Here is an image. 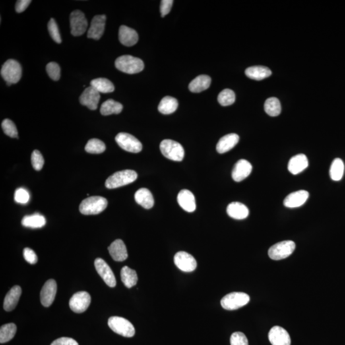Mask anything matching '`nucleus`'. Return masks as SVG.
<instances>
[{
    "mask_svg": "<svg viewBox=\"0 0 345 345\" xmlns=\"http://www.w3.org/2000/svg\"><path fill=\"white\" fill-rule=\"evenodd\" d=\"M115 67L124 73L134 74L139 73L144 69V63L141 59L131 55H123L115 61Z\"/></svg>",
    "mask_w": 345,
    "mask_h": 345,
    "instance_id": "f257e3e1",
    "label": "nucleus"
},
{
    "mask_svg": "<svg viewBox=\"0 0 345 345\" xmlns=\"http://www.w3.org/2000/svg\"><path fill=\"white\" fill-rule=\"evenodd\" d=\"M137 178L138 174L135 171L126 169L118 171L107 178L105 185L107 189H116L134 183Z\"/></svg>",
    "mask_w": 345,
    "mask_h": 345,
    "instance_id": "f03ea898",
    "label": "nucleus"
},
{
    "mask_svg": "<svg viewBox=\"0 0 345 345\" xmlns=\"http://www.w3.org/2000/svg\"><path fill=\"white\" fill-rule=\"evenodd\" d=\"M107 206L106 198L101 196H91L81 203L80 211L84 215H96L104 211Z\"/></svg>",
    "mask_w": 345,
    "mask_h": 345,
    "instance_id": "7ed1b4c3",
    "label": "nucleus"
},
{
    "mask_svg": "<svg viewBox=\"0 0 345 345\" xmlns=\"http://www.w3.org/2000/svg\"><path fill=\"white\" fill-rule=\"evenodd\" d=\"M1 76L8 86L17 83L22 76V67L15 60H8L2 66Z\"/></svg>",
    "mask_w": 345,
    "mask_h": 345,
    "instance_id": "20e7f679",
    "label": "nucleus"
},
{
    "mask_svg": "<svg viewBox=\"0 0 345 345\" xmlns=\"http://www.w3.org/2000/svg\"><path fill=\"white\" fill-rule=\"evenodd\" d=\"M163 156L169 160L180 162L184 158V149L179 142L171 140H163L160 144Z\"/></svg>",
    "mask_w": 345,
    "mask_h": 345,
    "instance_id": "39448f33",
    "label": "nucleus"
},
{
    "mask_svg": "<svg viewBox=\"0 0 345 345\" xmlns=\"http://www.w3.org/2000/svg\"><path fill=\"white\" fill-rule=\"evenodd\" d=\"M109 328L119 335L131 338L135 334V328L127 319L120 317H111L108 320Z\"/></svg>",
    "mask_w": 345,
    "mask_h": 345,
    "instance_id": "423d86ee",
    "label": "nucleus"
},
{
    "mask_svg": "<svg viewBox=\"0 0 345 345\" xmlns=\"http://www.w3.org/2000/svg\"><path fill=\"white\" fill-rule=\"evenodd\" d=\"M250 297L243 292H233L225 295L221 301L223 308L226 310H235L247 304Z\"/></svg>",
    "mask_w": 345,
    "mask_h": 345,
    "instance_id": "0eeeda50",
    "label": "nucleus"
},
{
    "mask_svg": "<svg viewBox=\"0 0 345 345\" xmlns=\"http://www.w3.org/2000/svg\"><path fill=\"white\" fill-rule=\"evenodd\" d=\"M295 244L292 241H285L272 245L268 250V256L274 260H280L290 257L294 251Z\"/></svg>",
    "mask_w": 345,
    "mask_h": 345,
    "instance_id": "6e6552de",
    "label": "nucleus"
},
{
    "mask_svg": "<svg viewBox=\"0 0 345 345\" xmlns=\"http://www.w3.org/2000/svg\"><path fill=\"white\" fill-rule=\"evenodd\" d=\"M115 141L120 147L127 152L139 153L142 148V142L131 134L121 133L115 137Z\"/></svg>",
    "mask_w": 345,
    "mask_h": 345,
    "instance_id": "1a4fd4ad",
    "label": "nucleus"
},
{
    "mask_svg": "<svg viewBox=\"0 0 345 345\" xmlns=\"http://www.w3.org/2000/svg\"><path fill=\"white\" fill-rule=\"evenodd\" d=\"M71 34L72 36L77 37L82 36L88 28V21L85 16L81 10H74L70 16Z\"/></svg>",
    "mask_w": 345,
    "mask_h": 345,
    "instance_id": "9d476101",
    "label": "nucleus"
},
{
    "mask_svg": "<svg viewBox=\"0 0 345 345\" xmlns=\"http://www.w3.org/2000/svg\"><path fill=\"white\" fill-rule=\"evenodd\" d=\"M91 297L86 292H79L72 295L69 301V306L76 313H82L88 308Z\"/></svg>",
    "mask_w": 345,
    "mask_h": 345,
    "instance_id": "9b49d317",
    "label": "nucleus"
},
{
    "mask_svg": "<svg viewBox=\"0 0 345 345\" xmlns=\"http://www.w3.org/2000/svg\"><path fill=\"white\" fill-rule=\"evenodd\" d=\"M94 265L99 276L102 278L107 286L111 288L115 287L117 284V281L114 273L106 262L102 258H97L95 260Z\"/></svg>",
    "mask_w": 345,
    "mask_h": 345,
    "instance_id": "f8f14e48",
    "label": "nucleus"
},
{
    "mask_svg": "<svg viewBox=\"0 0 345 345\" xmlns=\"http://www.w3.org/2000/svg\"><path fill=\"white\" fill-rule=\"evenodd\" d=\"M174 262L180 270L185 272H193L197 266L195 258L184 251H180L175 255Z\"/></svg>",
    "mask_w": 345,
    "mask_h": 345,
    "instance_id": "ddd939ff",
    "label": "nucleus"
},
{
    "mask_svg": "<svg viewBox=\"0 0 345 345\" xmlns=\"http://www.w3.org/2000/svg\"><path fill=\"white\" fill-rule=\"evenodd\" d=\"M100 99V93L90 86L86 88L81 95L80 101L82 106L87 107L91 110H96L98 108Z\"/></svg>",
    "mask_w": 345,
    "mask_h": 345,
    "instance_id": "4468645a",
    "label": "nucleus"
},
{
    "mask_svg": "<svg viewBox=\"0 0 345 345\" xmlns=\"http://www.w3.org/2000/svg\"><path fill=\"white\" fill-rule=\"evenodd\" d=\"M268 340L272 345H291L288 332L280 326H274L268 333Z\"/></svg>",
    "mask_w": 345,
    "mask_h": 345,
    "instance_id": "2eb2a0df",
    "label": "nucleus"
},
{
    "mask_svg": "<svg viewBox=\"0 0 345 345\" xmlns=\"http://www.w3.org/2000/svg\"><path fill=\"white\" fill-rule=\"evenodd\" d=\"M57 284L54 280L47 281L43 286L41 292V301L45 307H49L52 304L57 294Z\"/></svg>",
    "mask_w": 345,
    "mask_h": 345,
    "instance_id": "dca6fc26",
    "label": "nucleus"
},
{
    "mask_svg": "<svg viewBox=\"0 0 345 345\" xmlns=\"http://www.w3.org/2000/svg\"><path fill=\"white\" fill-rule=\"evenodd\" d=\"M106 20V16L105 15H98L93 18L88 31L87 37L89 39L99 40L101 38L104 34Z\"/></svg>",
    "mask_w": 345,
    "mask_h": 345,
    "instance_id": "f3484780",
    "label": "nucleus"
},
{
    "mask_svg": "<svg viewBox=\"0 0 345 345\" xmlns=\"http://www.w3.org/2000/svg\"><path fill=\"white\" fill-rule=\"evenodd\" d=\"M253 167L251 163L245 160H241L235 164L231 176L233 181L240 183L251 174Z\"/></svg>",
    "mask_w": 345,
    "mask_h": 345,
    "instance_id": "a211bd4d",
    "label": "nucleus"
},
{
    "mask_svg": "<svg viewBox=\"0 0 345 345\" xmlns=\"http://www.w3.org/2000/svg\"><path fill=\"white\" fill-rule=\"evenodd\" d=\"M177 201L179 205L187 212H193L196 208V200L193 193L187 189L180 191L177 196Z\"/></svg>",
    "mask_w": 345,
    "mask_h": 345,
    "instance_id": "6ab92c4d",
    "label": "nucleus"
},
{
    "mask_svg": "<svg viewBox=\"0 0 345 345\" xmlns=\"http://www.w3.org/2000/svg\"><path fill=\"white\" fill-rule=\"evenodd\" d=\"M309 193L301 190L290 194L284 200V205L288 208H297L303 205L309 198Z\"/></svg>",
    "mask_w": 345,
    "mask_h": 345,
    "instance_id": "aec40b11",
    "label": "nucleus"
},
{
    "mask_svg": "<svg viewBox=\"0 0 345 345\" xmlns=\"http://www.w3.org/2000/svg\"><path fill=\"white\" fill-rule=\"evenodd\" d=\"M108 251L111 257L115 261L123 262L128 257L127 248L123 241L121 239H117L109 245Z\"/></svg>",
    "mask_w": 345,
    "mask_h": 345,
    "instance_id": "412c9836",
    "label": "nucleus"
},
{
    "mask_svg": "<svg viewBox=\"0 0 345 345\" xmlns=\"http://www.w3.org/2000/svg\"><path fill=\"white\" fill-rule=\"evenodd\" d=\"M119 41L125 46H133L138 42V33L133 28L126 26H121L119 29Z\"/></svg>",
    "mask_w": 345,
    "mask_h": 345,
    "instance_id": "4be33fe9",
    "label": "nucleus"
},
{
    "mask_svg": "<svg viewBox=\"0 0 345 345\" xmlns=\"http://www.w3.org/2000/svg\"><path fill=\"white\" fill-rule=\"evenodd\" d=\"M308 160L304 154H298L293 156L289 161L288 171L293 175H297L303 172L308 166Z\"/></svg>",
    "mask_w": 345,
    "mask_h": 345,
    "instance_id": "5701e85b",
    "label": "nucleus"
},
{
    "mask_svg": "<svg viewBox=\"0 0 345 345\" xmlns=\"http://www.w3.org/2000/svg\"><path fill=\"white\" fill-rule=\"evenodd\" d=\"M239 142V136L237 134L231 133L223 136L218 142L216 150L220 154H224L234 148Z\"/></svg>",
    "mask_w": 345,
    "mask_h": 345,
    "instance_id": "b1692460",
    "label": "nucleus"
},
{
    "mask_svg": "<svg viewBox=\"0 0 345 345\" xmlns=\"http://www.w3.org/2000/svg\"><path fill=\"white\" fill-rule=\"evenodd\" d=\"M226 211L227 214L231 218L238 220H244L249 214L247 206L239 202H232L229 204Z\"/></svg>",
    "mask_w": 345,
    "mask_h": 345,
    "instance_id": "393cba45",
    "label": "nucleus"
},
{
    "mask_svg": "<svg viewBox=\"0 0 345 345\" xmlns=\"http://www.w3.org/2000/svg\"><path fill=\"white\" fill-rule=\"evenodd\" d=\"M21 293V288L18 285L10 289L9 292L6 295L4 300L3 307L5 311H11L15 308L20 300Z\"/></svg>",
    "mask_w": 345,
    "mask_h": 345,
    "instance_id": "a878e982",
    "label": "nucleus"
},
{
    "mask_svg": "<svg viewBox=\"0 0 345 345\" xmlns=\"http://www.w3.org/2000/svg\"><path fill=\"white\" fill-rule=\"evenodd\" d=\"M134 198L136 203L146 209H150L154 206V197L149 190L146 188H142L136 191Z\"/></svg>",
    "mask_w": 345,
    "mask_h": 345,
    "instance_id": "bb28decb",
    "label": "nucleus"
},
{
    "mask_svg": "<svg viewBox=\"0 0 345 345\" xmlns=\"http://www.w3.org/2000/svg\"><path fill=\"white\" fill-rule=\"evenodd\" d=\"M245 74L250 79L260 81L269 77L271 76L272 72L268 67L264 66H253L247 68Z\"/></svg>",
    "mask_w": 345,
    "mask_h": 345,
    "instance_id": "cd10ccee",
    "label": "nucleus"
},
{
    "mask_svg": "<svg viewBox=\"0 0 345 345\" xmlns=\"http://www.w3.org/2000/svg\"><path fill=\"white\" fill-rule=\"evenodd\" d=\"M211 78L207 75H200L190 82L189 90L193 93H200L209 88Z\"/></svg>",
    "mask_w": 345,
    "mask_h": 345,
    "instance_id": "c85d7f7f",
    "label": "nucleus"
},
{
    "mask_svg": "<svg viewBox=\"0 0 345 345\" xmlns=\"http://www.w3.org/2000/svg\"><path fill=\"white\" fill-rule=\"evenodd\" d=\"M21 223L22 226L27 228H41L45 226L46 220L42 215L35 214L24 216Z\"/></svg>",
    "mask_w": 345,
    "mask_h": 345,
    "instance_id": "c756f323",
    "label": "nucleus"
},
{
    "mask_svg": "<svg viewBox=\"0 0 345 345\" xmlns=\"http://www.w3.org/2000/svg\"><path fill=\"white\" fill-rule=\"evenodd\" d=\"M179 106L176 99L170 96H166L161 101L158 106V110L163 115H169L174 113Z\"/></svg>",
    "mask_w": 345,
    "mask_h": 345,
    "instance_id": "7c9ffc66",
    "label": "nucleus"
},
{
    "mask_svg": "<svg viewBox=\"0 0 345 345\" xmlns=\"http://www.w3.org/2000/svg\"><path fill=\"white\" fill-rule=\"evenodd\" d=\"M121 276L122 282L127 288H131L137 284V273L135 270L131 269L129 266H125L122 268Z\"/></svg>",
    "mask_w": 345,
    "mask_h": 345,
    "instance_id": "2f4dec72",
    "label": "nucleus"
},
{
    "mask_svg": "<svg viewBox=\"0 0 345 345\" xmlns=\"http://www.w3.org/2000/svg\"><path fill=\"white\" fill-rule=\"evenodd\" d=\"M123 109L122 104L113 99H108L105 101L101 107V113L102 115L107 116L112 114H119Z\"/></svg>",
    "mask_w": 345,
    "mask_h": 345,
    "instance_id": "473e14b6",
    "label": "nucleus"
},
{
    "mask_svg": "<svg viewBox=\"0 0 345 345\" xmlns=\"http://www.w3.org/2000/svg\"><path fill=\"white\" fill-rule=\"evenodd\" d=\"M90 86L96 89L99 93L107 94L115 90L114 84L106 78H98L93 80L90 82Z\"/></svg>",
    "mask_w": 345,
    "mask_h": 345,
    "instance_id": "72a5a7b5",
    "label": "nucleus"
},
{
    "mask_svg": "<svg viewBox=\"0 0 345 345\" xmlns=\"http://www.w3.org/2000/svg\"><path fill=\"white\" fill-rule=\"evenodd\" d=\"M345 165L340 158H336L332 161L330 168V177L334 181H340L344 176Z\"/></svg>",
    "mask_w": 345,
    "mask_h": 345,
    "instance_id": "f704fd0d",
    "label": "nucleus"
},
{
    "mask_svg": "<svg viewBox=\"0 0 345 345\" xmlns=\"http://www.w3.org/2000/svg\"><path fill=\"white\" fill-rule=\"evenodd\" d=\"M264 108L266 113L270 117H277L282 113V106L278 99L270 98L266 99Z\"/></svg>",
    "mask_w": 345,
    "mask_h": 345,
    "instance_id": "c9c22d12",
    "label": "nucleus"
},
{
    "mask_svg": "<svg viewBox=\"0 0 345 345\" xmlns=\"http://www.w3.org/2000/svg\"><path fill=\"white\" fill-rule=\"evenodd\" d=\"M17 331V327L14 324H7L0 328V343L5 344L13 339Z\"/></svg>",
    "mask_w": 345,
    "mask_h": 345,
    "instance_id": "e433bc0d",
    "label": "nucleus"
},
{
    "mask_svg": "<svg viewBox=\"0 0 345 345\" xmlns=\"http://www.w3.org/2000/svg\"><path fill=\"white\" fill-rule=\"evenodd\" d=\"M104 142L98 139H91L86 144L85 150L90 154H99L106 150Z\"/></svg>",
    "mask_w": 345,
    "mask_h": 345,
    "instance_id": "4c0bfd02",
    "label": "nucleus"
},
{
    "mask_svg": "<svg viewBox=\"0 0 345 345\" xmlns=\"http://www.w3.org/2000/svg\"><path fill=\"white\" fill-rule=\"evenodd\" d=\"M218 100L223 106H228L233 104L235 101V94L230 89H224L219 94Z\"/></svg>",
    "mask_w": 345,
    "mask_h": 345,
    "instance_id": "58836bf2",
    "label": "nucleus"
},
{
    "mask_svg": "<svg viewBox=\"0 0 345 345\" xmlns=\"http://www.w3.org/2000/svg\"><path fill=\"white\" fill-rule=\"evenodd\" d=\"M1 127L6 135L10 138H18V132L15 123L9 119L4 120L1 123Z\"/></svg>",
    "mask_w": 345,
    "mask_h": 345,
    "instance_id": "ea45409f",
    "label": "nucleus"
},
{
    "mask_svg": "<svg viewBox=\"0 0 345 345\" xmlns=\"http://www.w3.org/2000/svg\"><path fill=\"white\" fill-rule=\"evenodd\" d=\"M47 28H48L49 34L52 37L53 40L58 43V44H61V34H60L59 27H58L57 22H56L55 20L53 18H51L50 20H49L48 24H47Z\"/></svg>",
    "mask_w": 345,
    "mask_h": 345,
    "instance_id": "a19ab883",
    "label": "nucleus"
},
{
    "mask_svg": "<svg viewBox=\"0 0 345 345\" xmlns=\"http://www.w3.org/2000/svg\"><path fill=\"white\" fill-rule=\"evenodd\" d=\"M46 71L49 77L54 81H58L61 78V67L56 62H50L46 66Z\"/></svg>",
    "mask_w": 345,
    "mask_h": 345,
    "instance_id": "79ce46f5",
    "label": "nucleus"
},
{
    "mask_svg": "<svg viewBox=\"0 0 345 345\" xmlns=\"http://www.w3.org/2000/svg\"><path fill=\"white\" fill-rule=\"evenodd\" d=\"M32 164L33 168L37 171H40L44 164V160L42 155L39 150H34L32 154Z\"/></svg>",
    "mask_w": 345,
    "mask_h": 345,
    "instance_id": "37998d69",
    "label": "nucleus"
},
{
    "mask_svg": "<svg viewBox=\"0 0 345 345\" xmlns=\"http://www.w3.org/2000/svg\"><path fill=\"white\" fill-rule=\"evenodd\" d=\"M14 200L18 203L26 204L30 200V195L24 188H19L15 192Z\"/></svg>",
    "mask_w": 345,
    "mask_h": 345,
    "instance_id": "c03bdc74",
    "label": "nucleus"
},
{
    "mask_svg": "<svg viewBox=\"0 0 345 345\" xmlns=\"http://www.w3.org/2000/svg\"><path fill=\"white\" fill-rule=\"evenodd\" d=\"M231 345H249L245 334L241 332H236L232 334L230 338Z\"/></svg>",
    "mask_w": 345,
    "mask_h": 345,
    "instance_id": "a18cd8bd",
    "label": "nucleus"
},
{
    "mask_svg": "<svg viewBox=\"0 0 345 345\" xmlns=\"http://www.w3.org/2000/svg\"><path fill=\"white\" fill-rule=\"evenodd\" d=\"M23 256L26 261L32 265L37 264L38 262V258H37L36 253H35L34 250L30 249V248L26 247L24 249Z\"/></svg>",
    "mask_w": 345,
    "mask_h": 345,
    "instance_id": "49530a36",
    "label": "nucleus"
},
{
    "mask_svg": "<svg viewBox=\"0 0 345 345\" xmlns=\"http://www.w3.org/2000/svg\"><path fill=\"white\" fill-rule=\"evenodd\" d=\"M173 3V0H162V1H161L160 10L161 16L162 18L169 13L171 7H172Z\"/></svg>",
    "mask_w": 345,
    "mask_h": 345,
    "instance_id": "de8ad7c7",
    "label": "nucleus"
},
{
    "mask_svg": "<svg viewBox=\"0 0 345 345\" xmlns=\"http://www.w3.org/2000/svg\"><path fill=\"white\" fill-rule=\"evenodd\" d=\"M51 345H79V344L74 339L62 337L54 341Z\"/></svg>",
    "mask_w": 345,
    "mask_h": 345,
    "instance_id": "09e8293b",
    "label": "nucleus"
},
{
    "mask_svg": "<svg viewBox=\"0 0 345 345\" xmlns=\"http://www.w3.org/2000/svg\"><path fill=\"white\" fill-rule=\"evenodd\" d=\"M30 0H19L16 3V10L18 13H21L26 9V8L30 5Z\"/></svg>",
    "mask_w": 345,
    "mask_h": 345,
    "instance_id": "8fccbe9b",
    "label": "nucleus"
}]
</instances>
